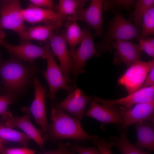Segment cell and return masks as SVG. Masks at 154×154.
Returning <instances> with one entry per match:
<instances>
[{
  "mask_svg": "<svg viewBox=\"0 0 154 154\" xmlns=\"http://www.w3.org/2000/svg\"><path fill=\"white\" fill-rule=\"evenodd\" d=\"M41 71L34 64H26L11 56L0 63V76L6 92L13 102L26 93L37 72Z\"/></svg>",
  "mask_w": 154,
  "mask_h": 154,
  "instance_id": "obj_1",
  "label": "cell"
},
{
  "mask_svg": "<svg viewBox=\"0 0 154 154\" xmlns=\"http://www.w3.org/2000/svg\"><path fill=\"white\" fill-rule=\"evenodd\" d=\"M51 119L45 139L55 141L72 139L80 141H93L98 136L90 135L82 128L79 121L70 116L62 110L54 107L52 104Z\"/></svg>",
  "mask_w": 154,
  "mask_h": 154,
  "instance_id": "obj_2",
  "label": "cell"
},
{
  "mask_svg": "<svg viewBox=\"0 0 154 154\" xmlns=\"http://www.w3.org/2000/svg\"><path fill=\"white\" fill-rule=\"evenodd\" d=\"M113 19L108 23L106 32L102 40L95 44L100 53L112 52V44L117 40H129L138 38L141 32L133 24L127 21L121 14L120 9L115 10Z\"/></svg>",
  "mask_w": 154,
  "mask_h": 154,
  "instance_id": "obj_3",
  "label": "cell"
},
{
  "mask_svg": "<svg viewBox=\"0 0 154 154\" xmlns=\"http://www.w3.org/2000/svg\"><path fill=\"white\" fill-rule=\"evenodd\" d=\"M22 10L19 0H0V31L11 30L19 36L27 30Z\"/></svg>",
  "mask_w": 154,
  "mask_h": 154,
  "instance_id": "obj_4",
  "label": "cell"
},
{
  "mask_svg": "<svg viewBox=\"0 0 154 154\" xmlns=\"http://www.w3.org/2000/svg\"><path fill=\"white\" fill-rule=\"evenodd\" d=\"M46 53L47 67L43 75L46 80L49 87L46 97L53 102L56 100V93L61 89L65 90L69 94L72 92L75 88L68 86L60 66L56 62L54 54L48 45H45Z\"/></svg>",
  "mask_w": 154,
  "mask_h": 154,
  "instance_id": "obj_5",
  "label": "cell"
},
{
  "mask_svg": "<svg viewBox=\"0 0 154 154\" xmlns=\"http://www.w3.org/2000/svg\"><path fill=\"white\" fill-rule=\"evenodd\" d=\"M83 30V38L79 47L75 49L74 52L71 72L73 77V84L75 87L77 76L85 72L83 68L87 61L92 57L100 56V54L96 49L93 36L90 29L86 28Z\"/></svg>",
  "mask_w": 154,
  "mask_h": 154,
  "instance_id": "obj_6",
  "label": "cell"
},
{
  "mask_svg": "<svg viewBox=\"0 0 154 154\" xmlns=\"http://www.w3.org/2000/svg\"><path fill=\"white\" fill-rule=\"evenodd\" d=\"M104 1L92 0L89 6L83 8L81 5L75 13L66 19L70 21L78 20L84 22L94 30L95 36L103 37L104 32L102 28L103 19L102 7Z\"/></svg>",
  "mask_w": 154,
  "mask_h": 154,
  "instance_id": "obj_7",
  "label": "cell"
},
{
  "mask_svg": "<svg viewBox=\"0 0 154 154\" xmlns=\"http://www.w3.org/2000/svg\"><path fill=\"white\" fill-rule=\"evenodd\" d=\"M154 67V59L147 62L138 61L128 67L118 79L129 94L140 89L151 70Z\"/></svg>",
  "mask_w": 154,
  "mask_h": 154,
  "instance_id": "obj_8",
  "label": "cell"
},
{
  "mask_svg": "<svg viewBox=\"0 0 154 154\" xmlns=\"http://www.w3.org/2000/svg\"><path fill=\"white\" fill-rule=\"evenodd\" d=\"M94 99L106 107L119 105L122 106L124 110H129L136 104L154 101V86L141 88L125 97L118 99L107 100L96 96L94 97Z\"/></svg>",
  "mask_w": 154,
  "mask_h": 154,
  "instance_id": "obj_9",
  "label": "cell"
},
{
  "mask_svg": "<svg viewBox=\"0 0 154 154\" xmlns=\"http://www.w3.org/2000/svg\"><path fill=\"white\" fill-rule=\"evenodd\" d=\"M34 84L35 98L29 110L36 122L41 128L45 140L47 135V129L48 125L46 119L45 100L46 90L38 79L36 74L34 77Z\"/></svg>",
  "mask_w": 154,
  "mask_h": 154,
  "instance_id": "obj_10",
  "label": "cell"
},
{
  "mask_svg": "<svg viewBox=\"0 0 154 154\" xmlns=\"http://www.w3.org/2000/svg\"><path fill=\"white\" fill-rule=\"evenodd\" d=\"M7 50L11 56L29 64H33L35 60L39 57L46 59L45 46H39L32 43L30 41L21 42L19 45H12L4 41L2 45Z\"/></svg>",
  "mask_w": 154,
  "mask_h": 154,
  "instance_id": "obj_11",
  "label": "cell"
},
{
  "mask_svg": "<svg viewBox=\"0 0 154 154\" xmlns=\"http://www.w3.org/2000/svg\"><path fill=\"white\" fill-rule=\"evenodd\" d=\"M92 98V96L87 95L76 88L65 99L57 103L55 108L67 111L80 121L82 119L86 108Z\"/></svg>",
  "mask_w": 154,
  "mask_h": 154,
  "instance_id": "obj_12",
  "label": "cell"
},
{
  "mask_svg": "<svg viewBox=\"0 0 154 154\" xmlns=\"http://www.w3.org/2000/svg\"><path fill=\"white\" fill-rule=\"evenodd\" d=\"M112 47L116 50L113 61L115 64L123 63L128 67L141 61L142 51L138 44L128 40H117L112 43Z\"/></svg>",
  "mask_w": 154,
  "mask_h": 154,
  "instance_id": "obj_13",
  "label": "cell"
},
{
  "mask_svg": "<svg viewBox=\"0 0 154 154\" xmlns=\"http://www.w3.org/2000/svg\"><path fill=\"white\" fill-rule=\"evenodd\" d=\"M49 40L54 55L58 58L60 66L67 83L72 81L70 75L73 64L66 43L62 34L53 33Z\"/></svg>",
  "mask_w": 154,
  "mask_h": 154,
  "instance_id": "obj_14",
  "label": "cell"
},
{
  "mask_svg": "<svg viewBox=\"0 0 154 154\" xmlns=\"http://www.w3.org/2000/svg\"><path fill=\"white\" fill-rule=\"evenodd\" d=\"M119 109L123 120V124L120 127L122 130L132 124L144 121H154V101L136 104L129 110H124L121 106Z\"/></svg>",
  "mask_w": 154,
  "mask_h": 154,
  "instance_id": "obj_15",
  "label": "cell"
},
{
  "mask_svg": "<svg viewBox=\"0 0 154 154\" xmlns=\"http://www.w3.org/2000/svg\"><path fill=\"white\" fill-rule=\"evenodd\" d=\"M85 115L96 119L102 124H115L121 126L123 124L122 117L115 106L106 107L94 99L92 100Z\"/></svg>",
  "mask_w": 154,
  "mask_h": 154,
  "instance_id": "obj_16",
  "label": "cell"
},
{
  "mask_svg": "<svg viewBox=\"0 0 154 154\" xmlns=\"http://www.w3.org/2000/svg\"><path fill=\"white\" fill-rule=\"evenodd\" d=\"M31 116L26 114L21 117H9L1 119L0 123L9 128L17 127L23 130L30 139L33 140L38 146L42 148L45 141L42 135L41 130L36 128L30 120Z\"/></svg>",
  "mask_w": 154,
  "mask_h": 154,
  "instance_id": "obj_17",
  "label": "cell"
},
{
  "mask_svg": "<svg viewBox=\"0 0 154 154\" xmlns=\"http://www.w3.org/2000/svg\"><path fill=\"white\" fill-rule=\"evenodd\" d=\"M154 121L147 120L135 124L137 133L135 146L150 151L154 150Z\"/></svg>",
  "mask_w": 154,
  "mask_h": 154,
  "instance_id": "obj_18",
  "label": "cell"
},
{
  "mask_svg": "<svg viewBox=\"0 0 154 154\" xmlns=\"http://www.w3.org/2000/svg\"><path fill=\"white\" fill-rule=\"evenodd\" d=\"M24 20L32 24L44 21L47 24L55 23L57 13L52 9L40 8L30 4L22 9Z\"/></svg>",
  "mask_w": 154,
  "mask_h": 154,
  "instance_id": "obj_19",
  "label": "cell"
},
{
  "mask_svg": "<svg viewBox=\"0 0 154 154\" xmlns=\"http://www.w3.org/2000/svg\"><path fill=\"white\" fill-rule=\"evenodd\" d=\"M65 25V29L62 34L69 46V52L73 62L75 48L82 41L84 36V31L81 29L76 21H68Z\"/></svg>",
  "mask_w": 154,
  "mask_h": 154,
  "instance_id": "obj_20",
  "label": "cell"
},
{
  "mask_svg": "<svg viewBox=\"0 0 154 154\" xmlns=\"http://www.w3.org/2000/svg\"><path fill=\"white\" fill-rule=\"evenodd\" d=\"M86 0H60L58 2L57 17L55 22L56 33L58 32L64 21L74 14L79 7L84 4Z\"/></svg>",
  "mask_w": 154,
  "mask_h": 154,
  "instance_id": "obj_21",
  "label": "cell"
},
{
  "mask_svg": "<svg viewBox=\"0 0 154 154\" xmlns=\"http://www.w3.org/2000/svg\"><path fill=\"white\" fill-rule=\"evenodd\" d=\"M56 29L55 23L31 27L19 35L20 40L22 42L31 40L46 41Z\"/></svg>",
  "mask_w": 154,
  "mask_h": 154,
  "instance_id": "obj_22",
  "label": "cell"
},
{
  "mask_svg": "<svg viewBox=\"0 0 154 154\" xmlns=\"http://www.w3.org/2000/svg\"><path fill=\"white\" fill-rule=\"evenodd\" d=\"M120 133V137H112L110 138L109 142L111 147L116 146L119 151L121 154H149V152L144 151L136 146L133 145L128 140L127 128L124 130L117 126Z\"/></svg>",
  "mask_w": 154,
  "mask_h": 154,
  "instance_id": "obj_23",
  "label": "cell"
},
{
  "mask_svg": "<svg viewBox=\"0 0 154 154\" xmlns=\"http://www.w3.org/2000/svg\"><path fill=\"white\" fill-rule=\"evenodd\" d=\"M0 139L19 143L25 147L31 139L25 133L15 130L0 123Z\"/></svg>",
  "mask_w": 154,
  "mask_h": 154,
  "instance_id": "obj_24",
  "label": "cell"
},
{
  "mask_svg": "<svg viewBox=\"0 0 154 154\" xmlns=\"http://www.w3.org/2000/svg\"><path fill=\"white\" fill-rule=\"evenodd\" d=\"M154 5L153 0H138L135 3V9L131 14V17L133 24L141 32L143 17L147 10Z\"/></svg>",
  "mask_w": 154,
  "mask_h": 154,
  "instance_id": "obj_25",
  "label": "cell"
},
{
  "mask_svg": "<svg viewBox=\"0 0 154 154\" xmlns=\"http://www.w3.org/2000/svg\"><path fill=\"white\" fill-rule=\"evenodd\" d=\"M141 31L137 39L148 37L154 34V6L149 8L142 18Z\"/></svg>",
  "mask_w": 154,
  "mask_h": 154,
  "instance_id": "obj_26",
  "label": "cell"
},
{
  "mask_svg": "<svg viewBox=\"0 0 154 154\" xmlns=\"http://www.w3.org/2000/svg\"><path fill=\"white\" fill-rule=\"evenodd\" d=\"M103 8L106 11L113 12L116 7L130 10L134 3V0H108L104 1Z\"/></svg>",
  "mask_w": 154,
  "mask_h": 154,
  "instance_id": "obj_27",
  "label": "cell"
},
{
  "mask_svg": "<svg viewBox=\"0 0 154 154\" xmlns=\"http://www.w3.org/2000/svg\"><path fill=\"white\" fill-rule=\"evenodd\" d=\"M12 99L7 95H0V115L2 119L13 116L11 112L8 110L9 105L12 103Z\"/></svg>",
  "mask_w": 154,
  "mask_h": 154,
  "instance_id": "obj_28",
  "label": "cell"
},
{
  "mask_svg": "<svg viewBox=\"0 0 154 154\" xmlns=\"http://www.w3.org/2000/svg\"><path fill=\"white\" fill-rule=\"evenodd\" d=\"M138 44L142 51L153 58L154 56V38L149 37L143 39H137Z\"/></svg>",
  "mask_w": 154,
  "mask_h": 154,
  "instance_id": "obj_29",
  "label": "cell"
},
{
  "mask_svg": "<svg viewBox=\"0 0 154 154\" xmlns=\"http://www.w3.org/2000/svg\"><path fill=\"white\" fill-rule=\"evenodd\" d=\"M67 144L69 149L75 151L78 154H101L99 151L94 147H86L81 146L78 144L72 145Z\"/></svg>",
  "mask_w": 154,
  "mask_h": 154,
  "instance_id": "obj_30",
  "label": "cell"
},
{
  "mask_svg": "<svg viewBox=\"0 0 154 154\" xmlns=\"http://www.w3.org/2000/svg\"><path fill=\"white\" fill-rule=\"evenodd\" d=\"M97 147L101 154H112L110 149L112 147L109 142L98 136L93 141Z\"/></svg>",
  "mask_w": 154,
  "mask_h": 154,
  "instance_id": "obj_31",
  "label": "cell"
},
{
  "mask_svg": "<svg viewBox=\"0 0 154 154\" xmlns=\"http://www.w3.org/2000/svg\"><path fill=\"white\" fill-rule=\"evenodd\" d=\"M35 150L26 147L7 148L2 145L0 154H35Z\"/></svg>",
  "mask_w": 154,
  "mask_h": 154,
  "instance_id": "obj_32",
  "label": "cell"
},
{
  "mask_svg": "<svg viewBox=\"0 0 154 154\" xmlns=\"http://www.w3.org/2000/svg\"><path fill=\"white\" fill-rule=\"evenodd\" d=\"M58 145L56 149L49 151L42 154H78L75 151L69 149L67 144L60 142Z\"/></svg>",
  "mask_w": 154,
  "mask_h": 154,
  "instance_id": "obj_33",
  "label": "cell"
},
{
  "mask_svg": "<svg viewBox=\"0 0 154 154\" xmlns=\"http://www.w3.org/2000/svg\"><path fill=\"white\" fill-rule=\"evenodd\" d=\"M31 4L37 7L52 9L54 5L53 2L51 0H30Z\"/></svg>",
  "mask_w": 154,
  "mask_h": 154,
  "instance_id": "obj_34",
  "label": "cell"
},
{
  "mask_svg": "<svg viewBox=\"0 0 154 154\" xmlns=\"http://www.w3.org/2000/svg\"><path fill=\"white\" fill-rule=\"evenodd\" d=\"M154 86V67L151 70L147 76L141 88H148Z\"/></svg>",
  "mask_w": 154,
  "mask_h": 154,
  "instance_id": "obj_35",
  "label": "cell"
},
{
  "mask_svg": "<svg viewBox=\"0 0 154 154\" xmlns=\"http://www.w3.org/2000/svg\"><path fill=\"white\" fill-rule=\"evenodd\" d=\"M4 41L0 35V44L2 45Z\"/></svg>",
  "mask_w": 154,
  "mask_h": 154,
  "instance_id": "obj_36",
  "label": "cell"
},
{
  "mask_svg": "<svg viewBox=\"0 0 154 154\" xmlns=\"http://www.w3.org/2000/svg\"><path fill=\"white\" fill-rule=\"evenodd\" d=\"M5 140H3V139H0V143H2V142L4 141Z\"/></svg>",
  "mask_w": 154,
  "mask_h": 154,
  "instance_id": "obj_37",
  "label": "cell"
},
{
  "mask_svg": "<svg viewBox=\"0 0 154 154\" xmlns=\"http://www.w3.org/2000/svg\"><path fill=\"white\" fill-rule=\"evenodd\" d=\"M1 145H2L1 143H0V152L1 151Z\"/></svg>",
  "mask_w": 154,
  "mask_h": 154,
  "instance_id": "obj_38",
  "label": "cell"
},
{
  "mask_svg": "<svg viewBox=\"0 0 154 154\" xmlns=\"http://www.w3.org/2000/svg\"><path fill=\"white\" fill-rule=\"evenodd\" d=\"M3 61H2L1 59V58H0V63L2 62Z\"/></svg>",
  "mask_w": 154,
  "mask_h": 154,
  "instance_id": "obj_39",
  "label": "cell"
},
{
  "mask_svg": "<svg viewBox=\"0 0 154 154\" xmlns=\"http://www.w3.org/2000/svg\"><path fill=\"white\" fill-rule=\"evenodd\" d=\"M1 90V88H0V91Z\"/></svg>",
  "mask_w": 154,
  "mask_h": 154,
  "instance_id": "obj_40",
  "label": "cell"
}]
</instances>
